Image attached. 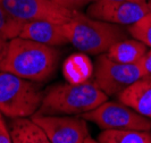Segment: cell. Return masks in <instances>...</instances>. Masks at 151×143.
<instances>
[{"instance_id":"17","label":"cell","mask_w":151,"mask_h":143,"mask_svg":"<svg viewBox=\"0 0 151 143\" xmlns=\"http://www.w3.org/2000/svg\"><path fill=\"white\" fill-rule=\"evenodd\" d=\"M127 31L134 39L151 48V13L143 16L136 23L129 25Z\"/></svg>"},{"instance_id":"21","label":"cell","mask_w":151,"mask_h":143,"mask_svg":"<svg viewBox=\"0 0 151 143\" xmlns=\"http://www.w3.org/2000/svg\"><path fill=\"white\" fill-rule=\"evenodd\" d=\"M8 48H9V40L0 37V72L2 70L4 64H5V60H6Z\"/></svg>"},{"instance_id":"5","label":"cell","mask_w":151,"mask_h":143,"mask_svg":"<svg viewBox=\"0 0 151 143\" xmlns=\"http://www.w3.org/2000/svg\"><path fill=\"white\" fill-rule=\"evenodd\" d=\"M102 129L151 131V119L118 101H105L89 113L81 115Z\"/></svg>"},{"instance_id":"20","label":"cell","mask_w":151,"mask_h":143,"mask_svg":"<svg viewBox=\"0 0 151 143\" xmlns=\"http://www.w3.org/2000/svg\"><path fill=\"white\" fill-rule=\"evenodd\" d=\"M139 67L141 68L144 76L151 75V49L143 56V58L139 61Z\"/></svg>"},{"instance_id":"22","label":"cell","mask_w":151,"mask_h":143,"mask_svg":"<svg viewBox=\"0 0 151 143\" xmlns=\"http://www.w3.org/2000/svg\"><path fill=\"white\" fill-rule=\"evenodd\" d=\"M85 143H100L98 140H94V139H92L91 136H88V139L85 140Z\"/></svg>"},{"instance_id":"1","label":"cell","mask_w":151,"mask_h":143,"mask_svg":"<svg viewBox=\"0 0 151 143\" xmlns=\"http://www.w3.org/2000/svg\"><path fill=\"white\" fill-rule=\"evenodd\" d=\"M58 59L59 52L55 47L18 37L9 41L2 72L33 82H42L52 76Z\"/></svg>"},{"instance_id":"6","label":"cell","mask_w":151,"mask_h":143,"mask_svg":"<svg viewBox=\"0 0 151 143\" xmlns=\"http://www.w3.org/2000/svg\"><path fill=\"white\" fill-rule=\"evenodd\" d=\"M143 76L137 64H121L107 55H100L96 63L93 82L109 97L118 96Z\"/></svg>"},{"instance_id":"14","label":"cell","mask_w":151,"mask_h":143,"mask_svg":"<svg viewBox=\"0 0 151 143\" xmlns=\"http://www.w3.org/2000/svg\"><path fill=\"white\" fill-rule=\"evenodd\" d=\"M63 73L68 83L80 84L90 81V77L93 74V66L88 56L76 53L65 60Z\"/></svg>"},{"instance_id":"19","label":"cell","mask_w":151,"mask_h":143,"mask_svg":"<svg viewBox=\"0 0 151 143\" xmlns=\"http://www.w3.org/2000/svg\"><path fill=\"white\" fill-rule=\"evenodd\" d=\"M56 4L60 5L63 7L69 8L73 10H77L78 8H81L82 6L86 5L88 2L93 1V0H52Z\"/></svg>"},{"instance_id":"23","label":"cell","mask_w":151,"mask_h":143,"mask_svg":"<svg viewBox=\"0 0 151 143\" xmlns=\"http://www.w3.org/2000/svg\"><path fill=\"white\" fill-rule=\"evenodd\" d=\"M97 1V0H93ZM108 1H134V2H142V1H147V0H108Z\"/></svg>"},{"instance_id":"3","label":"cell","mask_w":151,"mask_h":143,"mask_svg":"<svg viewBox=\"0 0 151 143\" xmlns=\"http://www.w3.org/2000/svg\"><path fill=\"white\" fill-rule=\"evenodd\" d=\"M69 43L89 55H102L115 43L126 39V32L116 25L92 18L77 10L72 21L64 24Z\"/></svg>"},{"instance_id":"15","label":"cell","mask_w":151,"mask_h":143,"mask_svg":"<svg viewBox=\"0 0 151 143\" xmlns=\"http://www.w3.org/2000/svg\"><path fill=\"white\" fill-rule=\"evenodd\" d=\"M100 143H151L149 131L104 129L98 136Z\"/></svg>"},{"instance_id":"2","label":"cell","mask_w":151,"mask_h":143,"mask_svg":"<svg viewBox=\"0 0 151 143\" xmlns=\"http://www.w3.org/2000/svg\"><path fill=\"white\" fill-rule=\"evenodd\" d=\"M107 100L108 96L91 81L80 84H57L45 93L38 113L58 116H81L96 109Z\"/></svg>"},{"instance_id":"18","label":"cell","mask_w":151,"mask_h":143,"mask_svg":"<svg viewBox=\"0 0 151 143\" xmlns=\"http://www.w3.org/2000/svg\"><path fill=\"white\" fill-rule=\"evenodd\" d=\"M0 143H13L9 125L6 123L4 118V114L1 111H0Z\"/></svg>"},{"instance_id":"8","label":"cell","mask_w":151,"mask_h":143,"mask_svg":"<svg viewBox=\"0 0 151 143\" xmlns=\"http://www.w3.org/2000/svg\"><path fill=\"white\" fill-rule=\"evenodd\" d=\"M31 118L43 129L51 143H85L89 136L83 117L43 115L37 111Z\"/></svg>"},{"instance_id":"16","label":"cell","mask_w":151,"mask_h":143,"mask_svg":"<svg viewBox=\"0 0 151 143\" xmlns=\"http://www.w3.org/2000/svg\"><path fill=\"white\" fill-rule=\"evenodd\" d=\"M24 22L15 18L0 4V37L13 40L19 37Z\"/></svg>"},{"instance_id":"9","label":"cell","mask_w":151,"mask_h":143,"mask_svg":"<svg viewBox=\"0 0 151 143\" xmlns=\"http://www.w3.org/2000/svg\"><path fill=\"white\" fill-rule=\"evenodd\" d=\"M151 13V6L147 1H92L86 15L99 21L116 25H132L143 16Z\"/></svg>"},{"instance_id":"4","label":"cell","mask_w":151,"mask_h":143,"mask_svg":"<svg viewBox=\"0 0 151 143\" xmlns=\"http://www.w3.org/2000/svg\"><path fill=\"white\" fill-rule=\"evenodd\" d=\"M43 93L33 82L0 72V111L8 118L31 117L41 106Z\"/></svg>"},{"instance_id":"13","label":"cell","mask_w":151,"mask_h":143,"mask_svg":"<svg viewBox=\"0 0 151 143\" xmlns=\"http://www.w3.org/2000/svg\"><path fill=\"white\" fill-rule=\"evenodd\" d=\"M147 45L136 39L118 41L107 51V56L121 64H139L147 53Z\"/></svg>"},{"instance_id":"12","label":"cell","mask_w":151,"mask_h":143,"mask_svg":"<svg viewBox=\"0 0 151 143\" xmlns=\"http://www.w3.org/2000/svg\"><path fill=\"white\" fill-rule=\"evenodd\" d=\"M9 129L13 143H51L43 129L31 117L13 118Z\"/></svg>"},{"instance_id":"7","label":"cell","mask_w":151,"mask_h":143,"mask_svg":"<svg viewBox=\"0 0 151 143\" xmlns=\"http://www.w3.org/2000/svg\"><path fill=\"white\" fill-rule=\"evenodd\" d=\"M0 4L15 18L22 22L49 21L68 23L77 10L63 7L52 0H0Z\"/></svg>"},{"instance_id":"11","label":"cell","mask_w":151,"mask_h":143,"mask_svg":"<svg viewBox=\"0 0 151 143\" xmlns=\"http://www.w3.org/2000/svg\"><path fill=\"white\" fill-rule=\"evenodd\" d=\"M119 101L151 119V75L137 80L118 94Z\"/></svg>"},{"instance_id":"10","label":"cell","mask_w":151,"mask_h":143,"mask_svg":"<svg viewBox=\"0 0 151 143\" xmlns=\"http://www.w3.org/2000/svg\"><path fill=\"white\" fill-rule=\"evenodd\" d=\"M64 24L49 21L25 22L19 33V38L32 40L38 43L51 47L64 45L69 43Z\"/></svg>"}]
</instances>
